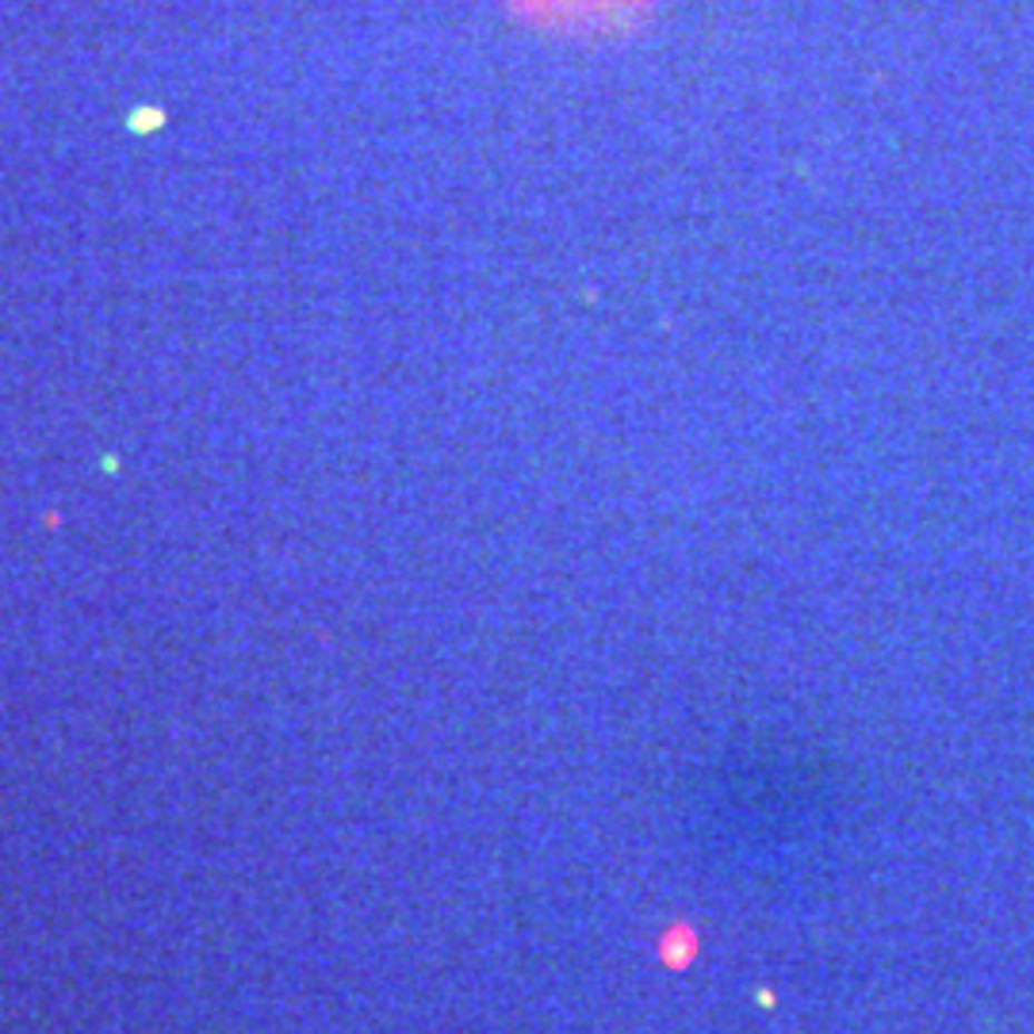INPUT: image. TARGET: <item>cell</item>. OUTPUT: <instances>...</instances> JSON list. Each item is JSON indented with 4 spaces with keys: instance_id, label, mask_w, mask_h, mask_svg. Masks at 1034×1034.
Wrapping results in <instances>:
<instances>
[{
    "instance_id": "cell-1",
    "label": "cell",
    "mask_w": 1034,
    "mask_h": 1034,
    "mask_svg": "<svg viewBox=\"0 0 1034 1034\" xmlns=\"http://www.w3.org/2000/svg\"><path fill=\"white\" fill-rule=\"evenodd\" d=\"M659 954H663V962L671 969H686L693 954H698V935L686 924H674L671 932L663 935V943H659Z\"/></svg>"
}]
</instances>
